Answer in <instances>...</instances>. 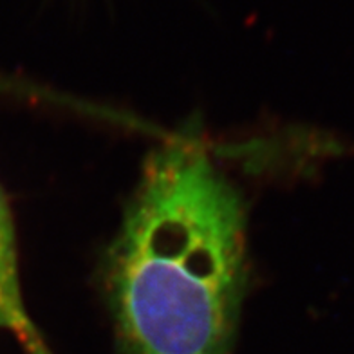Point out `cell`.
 <instances>
[{
    "instance_id": "1",
    "label": "cell",
    "mask_w": 354,
    "mask_h": 354,
    "mask_svg": "<svg viewBox=\"0 0 354 354\" xmlns=\"http://www.w3.org/2000/svg\"><path fill=\"white\" fill-rule=\"evenodd\" d=\"M246 205L192 138L147 159L105 259L120 354H230L248 279Z\"/></svg>"
},
{
    "instance_id": "2",
    "label": "cell",
    "mask_w": 354,
    "mask_h": 354,
    "mask_svg": "<svg viewBox=\"0 0 354 354\" xmlns=\"http://www.w3.org/2000/svg\"><path fill=\"white\" fill-rule=\"evenodd\" d=\"M0 331L11 333L24 345L28 354H51L40 340L24 306L15 226L2 190H0Z\"/></svg>"
}]
</instances>
